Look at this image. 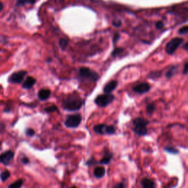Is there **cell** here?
Segmentation results:
<instances>
[{
    "label": "cell",
    "mask_w": 188,
    "mask_h": 188,
    "mask_svg": "<svg viewBox=\"0 0 188 188\" xmlns=\"http://www.w3.org/2000/svg\"><path fill=\"white\" fill-rule=\"evenodd\" d=\"M83 99L79 96L71 95L63 100V108L68 111H77L83 106Z\"/></svg>",
    "instance_id": "obj_1"
},
{
    "label": "cell",
    "mask_w": 188,
    "mask_h": 188,
    "mask_svg": "<svg viewBox=\"0 0 188 188\" xmlns=\"http://www.w3.org/2000/svg\"><path fill=\"white\" fill-rule=\"evenodd\" d=\"M133 131L139 136H145L148 134L147 125L149 121L141 118H137L132 122Z\"/></svg>",
    "instance_id": "obj_2"
},
{
    "label": "cell",
    "mask_w": 188,
    "mask_h": 188,
    "mask_svg": "<svg viewBox=\"0 0 188 188\" xmlns=\"http://www.w3.org/2000/svg\"><path fill=\"white\" fill-rule=\"evenodd\" d=\"M115 96L114 95L109 94H102L98 96L95 99V103L100 107H105L109 104L112 103L114 101Z\"/></svg>",
    "instance_id": "obj_3"
},
{
    "label": "cell",
    "mask_w": 188,
    "mask_h": 188,
    "mask_svg": "<svg viewBox=\"0 0 188 188\" xmlns=\"http://www.w3.org/2000/svg\"><path fill=\"white\" fill-rule=\"evenodd\" d=\"M79 74L80 77L83 79H87L92 82H96L99 78V76L96 72H93L87 67H82L79 70Z\"/></svg>",
    "instance_id": "obj_4"
},
{
    "label": "cell",
    "mask_w": 188,
    "mask_h": 188,
    "mask_svg": "<svg viewBox=\"0 0 188 188\" xmlns=\"http://www.w3.org/2000/svg\"><path fill=\"white\" fill-rule=\"evenodd\" d=\"M82 121V116L79 114L70 115L65 120V126L68 128H76Z\"/></svg>",
    "instance_id": "obj_5"
},
{
    "label": "cell",
    "mask_w": 188,
    "mask_h": 188,
    "mask_svg": "<svg viewBox=\"0 0 188 188\" xmlns=\"http://www.w3.org/2000/svg\"><path fill=\"white\" fill-rule=\"evenodd\" d=\"M184 42V39L182 38H175L171 40L166 45L165 51L168 54H173L179 48V46Z\"/></svg>",
    "instance_id": "obj_6"
},
{
    "label": "cell",
    "mask_w": 188,
    "mask_h": 188,
    "mask_svg": "<svg viewBox=\"0 0 188 188\" xmlns=\"http://www.w3.org/2000/svg\"><path fill=\"white\" fill-rule=\"evenodd\" d=\"M26 74L27 72H25V71H20V72L13 73L9 78V82L16 84L21 83L24 80V78L26 76Z\"/></svg>",
    "instance_id": "obj_7"
},
{
    "label": "cell",
    "mask_w": 188,
    "mask_h": 188,
    "mask_svg": "<svg viewBox=\"0 0 188 188\" xmlns=\"http://www.w3.org/2000/svg\"><path fill=\"white\" fill-rule=\"evenodd\" d=\"M151 89V85L148 83H142L133 87V91L136 94H146Z\"/></svg>",
    "instance_id": "obj_8"
},
{
    "label": "cell",
    "mask_w": 188,
    "mask_h": 188,
    "mask_svg": "<svg viewBox=\"0 0 188 188\" xmlns=\"http://www.w3.org/2000/svg\"><path fill=\"white\" fill-rule=\"evenodd\" d=\"M14 153L11 151H8L6 152L2 153L0 154V162H2L4 165H8L10 161L13 159Z\"/></svg>",
    "instance_id": "obj_9"
},
{
    "label": "cell",
    "mask_w": 188,
    "mask_h": 188,
    "mask_svg": "<svg viewBox=\"0 0 188 188\" xmlns=\"http://www.w3.org/2000/svg\"><path fill=\"white\" fill-rule=\"evenodd\" d=\"M117 86H118V82L116 80H112V81L109 82L108 83L106 84L105 86L104 87L103 91L105 92V94H112V91L116 90Z\"/></svg>",
    "instance_id": "obj_10"
},
{
    "label": "cell",
    "mask_w": 188,
    "mask_h": 188,
    "mask_svg": "<svg viewBox=\"0 0 188 188\" xmlns=\"http://www.w3.org/2000/svg\"><path fill=\"white\" fill-rule=\"evenodd\" d=\"M140 184L143 188H156L154 182L149 178H143L140 182Z\"/></svg>",
    "instance_id": "obj_11"
},
{
    "label": "cell",
    "mask_w": 188,
    "mask_h": 188,
    "mask_svg": "<svg viewBox=\"0 0 188 188\" xmlns=\"http://www.w3.org/2000/svg\"><path fill=\"white\" fill-rule=\"evenodd\" d=\"M51 95V91L48 89H42L38 92V97L41 101H46L49 98Z\"/></svg>",
    "instance_id": "obj_12"
},
{
    "label": "cell",
    "mask_w": 188,
    "mask_h": 188,
    "mask_svg": "<svg viewBox=\"0 0 188 188\" xmlns=\"http://www.w3.org/2000/svg\"><path fill=\"white\" fill-rule=\"evenodd\" d=\"M35 83L36 80L35 78L32 77V76H28L24 81V83H23L22 87L24 89H30L33 87V85L35 84Z\"/></svg>",
    "instance_id": "obj_13"
},
{
    "label": "cell",
    "mask_w": 188,
    "mask_h": 188,
    "mask_svg": "<svg viewBox=\"0 0 188 188\" xmlns=\"http://www.w3.org/2000/svg\"><path fill=\"white\" fill-rule=\"evenodd\" d=\"M106 170L104 167H96L94 171V174L96 178L101 179L105 176Z\"/></svg>",
    "instance_id": "obj_14"
},
{
    "label": "cell",
    "mask_w": 188,
    "mask_h": 188,
    "mask_svg": "<svg viewBox=\"0 0 188 188\" xmlns=\"http://www.w3.org/2000/svg\"><path fill=\"white\" fill-rule=\"evenodd\" d=\"M112 159V153L107 151L105 155L104 156V157L102 158L101 160H100V161L98 162H99L100 164H102V165H107V164H109V162H110Z\"/></svg>",
    "instance_id": "obj_15"
},
{
    "label": "cell",
    "mask_w": 188,
    "mask_h": 188,
    "mask_svg": "<svg viewBox=\"0 0 188 188\" xmlns=\"http://www.w3.org/2000/svg\"><path fill=\"white\" fill-rule=\"evenodd\" d=\"M106 125L105 124H98V125L95 126L94 127V131L97 134L100 135H105V129Z\"/></svg>",
    "instance_id": "obj_16"
},
{
    "label": "cell",
    "mask_w": 188,
    "mask_h": 188,
    "mask_svg": "<svg viewBox=\"0 0 188 188\" xmlns=\"http://www.w3.org/2000/svg\"><path fill=\"white\" fill-rule=\"evenodd\" d=\"M116 133V128L112 126L106 125L105 129V134L107 135H114Z\"/></svg>",
    "instance_id": "obj_17"
},
{
    "label": "cell",
    "mask_w": 188,
    "mask_h": 188,
    "mask_svg": "<svg viewBox=\"0 0 188 188\" xmlns=\"http://www.w3.org/2000/svg\"><path fill=\"white\" fill-rule=\"evenodd\" d=\"M23 183H24V181L22 179H19L10 184L8 188H21V187H22Z\"/></svg>",
    "instance_id": "obj_18"
},
{
    "label": "cell",
    "mask_w": 188,
    "mask_h": 188,
    "mask_svg": "<svg viewBox=\"0 0 188 188\" xmlns=\"http://www.w3.org/2000/svg\"><path fill=\"white\" fill-rule=\"evenodd\" d=\"M155 109H156V105H155V104L154 103L149 104V105H148L146 107V112L149 115H151L154 112Z\"/></svg>",
    "instance_id": "obj_19"
},
{
    "label": "cell",
    "mask_w": 188,
    "mask_h": 188,
    "mask_svg": "<svg viewBox=\"0 0 188 188\" xmlns=\"http://www.w3.org/2000/svg\"><path fill=\"white\" fill-rule=\"evenodd\" d=\"M35 2V0H19L17 2L18 6H23L27 4H34Z\"/></svg>",
    "instance_id": "obj_20"
},
{
    "label": "cell",
    "mask_w": 188,
    "mask_h": 188,
    "mask_svg": "<svg viewBox=\"0 0 188 188\" xmlns=\"http://www.w3.org/2000/svg\"><path fill=\"white\" fill-rule=\"evenodd\" d=\"M164 150H165V151H167V152L171 153V154H179V152L178 149H176V148L171 147V146H167V147L164 148Z\"/></svg>",
    "instance_id": "obj_21"
},
{
    "label": "cell",
    "mask_w": 188,
    "mask_h": 188,
    "mask_svg": "<svg viewBox=\"0 0 188 188\" xmlns=\"http://www.w3.org/2000/svg\"><path fill=\"white\" fill-rule=\"evenodd\" d=\"M176 67L173 66L171 69H169L167 73H166V77L167 78H171L172 76L176 74Z\"/></svg>",
    "instance_id": "obj_22"
},
{
    "label": "cell",
    "mask_w": 188,
    "mask_h": 188,
    "mask_svg": "<svg viewBox=\"0 0 188 188\" xmlns=\"http://www.w3.org/2000/svg\"><path fill=\"white\" fill-rule=\"evenodd\" d=\"M44 110H45V112L51 113V112H56V111L58 110V109H57V106H55V105H51V106H49V107H46Z\"/></svg>",
    "instance_id": "obj_23"
},
{
    "label": "cell",
    "mask_w": 188,
    "mask_h": 188,
    "mask_svg": "<svg viewBox=\"0 0 188 188\" xmlns=\"http://www.w3.org/2000/svg\"><path fill=\"white\" fill-rule=\"evenodd\" d=\"M0 177H1L2 181L5 182V181H6L9 177H10V172H9L8 171H3V172L1 173V176H0Z\"/></svg>",
    "instance_id": "obj_24"
},
{
    "label": "cell",
    "mask_w": 188,
    "mask_h": 188,
    "mask_svg": "<svg viewBox=\"0 0 188 188\" xmlns=\"http://www.w3.org/2000/svg\"><path fill=\"white\" fill-rule=\"evenodd\" d=\"M59 44L63 49H65L68 46V41L65 39H60L59 41Z\"/></svg>",
    "instance_id": "obj_25"
},
{
    "label": "cell",
    "mask_w": 188,
    "mask_h": 188,
    "mask_svg": "<svg viewBox=\"0 0 188 188\" xmlns=\"http://www.w3.org/2000/svg\"><path fill=\"white\" fill-rule=\"evenodd\" d=\"M160 75H161L160 72H154L150 73V74H149V78H151V79H156V78L160 77Z\"/></svg>",
    "instance_id": "obj_26"
},
{
    "label": "cell",
    "mask_w": 188,
    "mask_h": 188,
    "mask_svg": "<svg viewBox=\"0 0 188 188\" xmlns=\"http://www.w3.org/2000/svg\"><path fill=\"white\" fill-rule=\"evenodd\" d=\"M123 51V49L121 48H116L114 49V51L112 52V55L113 57H116L117 55H118V54H120V53H121Z\"/></svg>",
    "instance_id": "obj_27"
},
{
    "label": "cell",
    "mask_w": 188,
    "mask_h": 188,
    "mask_svg": "<svg viewBox=\"0 0 188 188\" xmlns=\"http://www.w3.org/2000/svg\"><path fill=\"white\" fill-rule=\"evenodd\" d=\"M96 163H97V162H96V160H95L94 158H90V160H88L87 161L86 165H89V166H91V165H96Z\"/></svg>",
    "instance_id": "obj_28"
},
{
    "label": "cell",
    "mask_w": 188,
    "mask_h": 188,
    "mask_svg": "<svg viewBox=\"0 0 188 188\" xmlns=\"http://www.w3.org/2000/svg\"><path fill=\"white\" fill-rule=\"evenodd\" d=\"M188 32V27L187 26H184L179 30V34L181 35H185Z\"/></svg>",
    "instance_id": "obj_29"
},
{
    "label": "cell",
    "mask_w": 188,
    "mask_h": 188,
    "mask_svg": "<svg viewBox=\"0 0 188 188\" xmlns=\"http://www.w3.org/2000/svg\"><path fill=\"white\" fill-rule=\"evenodd\" d=\"M26 135L28 136H33L35 135V131L32 129H27L26 130Z\"/></svg>",
    "instance_id": "obj_30"
},
{
    "label": "cell",
    "mask_w": 188,
    "mask_h": 188,
    "mask_svg": "<svg viewBox=\"0 0 188 188\" xmlns=\"http://www.w3.org/2000/svg\"><path fill=\"white\" fill-rule=\"evenodd\" d=\"M113 188H127V187H126L125 184L122 183V182H120V183L116 184V185L114 186V187H113Z\"/></svg>",
    "instance_id": "obj_31"
},
{
    "label": "cell",
    "mask_w": 188,
    "mask_h": 188,
    "mask_svg": "<svg viewBox=\"0 0 188 188\" xmlns=\"http://www.w3.org/2000/svg\"><path fill=\"white\" fill-rule=\"evenodd\" d=\"M156 27L157 29H162L164 27V24L162 21H159V22L156 24Z\"/></svg>",
    "instance_id": "obj_32"
},
{
    "label": "cell",
    "mask_w": 188,
    "mask_h": 188,
    "mask_svg": "<svg viewBox=\"0 0 188 188\" xmlns=\"http://www.w3.org/2000/svg\"><path fill=\"white\" fill-rule=\"evenodd\" d=\"M21 162H22L24 164H28L30 160H29V159L26 157H24L21 159Z\"/></svg>",
    "instance_id": "obj_33"
},
{
    "label": "cell",
    "mask_w": 188,
    "mask_h": 188,
    "mask_svg": "<svg viewBox=\"0 0 188 188\" xmlns=\"http://www.w3.org/2000/svg\"><path fill=\"white\" fill-rule=\"evenodd\" d=\"M113 25H114L115 27H120V25H121V22H120V21H113Z\"/></svg>",
    "instance_id": "obj_34"
},
{
    "label": "cell",
    "mask_w": 188,
    "mask_h": 188,
    "mask_svg": "<svg viewBox=\"0 0 188 188\" xmlns=\"http://www.w3.org/2000/svg\"><path fill=\"white\" fill-rule=\"evenodd\" d=\"M187 68H188V63H186L185 65H184V71H183V74H187Z\"/></svg>",
    "instance_id": "obj_35"
},
{
    "label": "cell",
    "mask_w": 188,
    "mask_h": 188,
    "mask_svg": "<svg viewBox=\"0 0 188 188\" xmlns=\"http://www.w3.org/2000/svg\"><path fill=\"white\" fill-rule=\"evenodd\" d=\"M118 38H119V34L116 33V35H115L114 38H113V41H114V43H116V42L118 41Z\"/></svg>",
    "instance_id": "obj_36"
},
{
    "label": "cell",
    "mask_w": 188,
    "mask_h": 188,
    "mask_svg": "<svg viewBox=\"0 0 188 188\" xmlns=\"http://www.w3.org/2000/svg\"><path fill=\"white\" fill-rule=\"evenodd\" d=\"M2 9H3V5H2V3L0 2V12L2 11Z\"/></svg>",
    "instance_id": "obj_37"
},
{
    "label": "cell",
    "mask_w": 188,
    "mask_h": 188,
    "mask_svg": "<svg viewBox=\"0 0 188 188\" xmlns=\"http://www.w3.org/2000/svg\"><path fill=\"white\" fill-rule=\"evenodd\" d=\"M187 46H188V43H186L185 45H184V49H187Z\"/></svg>",
    "instance_id": "obj_38"
},
{
    "label": "cell",
    "mask_w": 188,
    "mask_h": 188,
    "mask_svg": "<svg viewBox=\"0 0 188 188\" xmlns=\"http://www.w3.org/2000/svg\"><path fill=\"white\" fill-rule=\"evenodd\" d=\"M1 147H2V143L0 142V149H1Z\"/></svg>",
    "instance_id": "obj_39"
},
{
    "label": "cell",
    "mask_w": 188,
    "mask_h": 188,
    "mask_svg": "<svg viewBox=\"0 0 188 188\" xmlns=\"http://www.w3.org/2000/svg\"><path fill=\"white\" fill-rule=\"evenodd\" d=\"M70 188H77V187H70Z\"/></svg>",
    "instance_id": "obj_40"
},
{
    "label": "cell",
    "mask_w": 188,
    "mask_h": 188,
    "mask_svg": "<svg viewBox=\"0 0 188 188\" xmlns=\"http://www.w3.org/2000/svg\"><path fill=\"white\" fill-rule=\"evenodd\" d=\"M60 1H63V0H60Z\"/></svg>",
    "instance_id": "obj_41"
}]
</instances>
